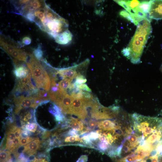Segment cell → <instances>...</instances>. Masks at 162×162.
<instances>
[{"instance_id":"cell-7","label":"cell","mask_w":162,"mask_h":162,"mask_svg":"<svg viewBox=\"0 0 162 162\" xmlns=\"http://www.w3.org/2000/svg\"><path fill=\"white\" fill-rule=\"evenodd\" d=\"M14 101L16 105L15 113L16 114L18 113L21 110L24 108L32 107L35 109L38 106L34 96H19L14 97Z\"/></svg>"},{"instance_id":"cell-29","label":"cell","mask_w":162,"mask_h":162,"mask_svg":"<svg viewBox=\"0 0 162 162\" xmlns=\"http://www.w3.org/2000/svg\"><path fill=\"white\" fill-rule=\"evenodd\" d=\"M76 87L82 90H83L89 92H92L91 89L88 87V85L86 84L78 85Z\"/></svg>"},{"instance_id":"cell-3","label":"cell","mask_w":162,"mask_h":162,"mask_svg":"<svg viewBox=\"0 0 162 162\" xmlns=\"http://www.w3.org/2000/svg\"><path fill=\"white\" fill-rule=\"evenodd\" d=\"M67 20L61 16L51 20H44L39 28L54 38L57 35L68 29Z\"/></svg>"},{"instance_id":"cell-4","label":"cell","mask_w":162,"mask_h":162,"mask_svg":"<svg viewBox=\"0 0 162 162\" xmlns=\"http://www.w3.org/2000/svg\"><path fill=\"white\" fill-rule=\"evenodd\" d=\"M30 74L26 77L18 80L14 90L16 92V96L19 95L21 93H23L27 94L28 95H32L38 91L32 83Z\"/></svg>"},{"instance_id":"cell-5","label":"cell","mask_w":162,"mask_h":162,"mask_svg":"<svg viewBox=\"0 0 162 162\" xmlns=\"http://www.w3.org/2000/svg\"><path fill=\"white\" fill-rule=\"evenodd\" d=\"M119 111L120 108L117 106L106 107L100 105L97 110L91 113V117L96 119L112 118L116 117Z\"/></svg>"},{"instance_id":"cell-13","label":"cell","mask_w":162,"mask_h":162,"mask_svg":"<svg viewBox=\"0 0 162 162\" xmlns=\"http://www.w3.org/2000/svg\"><path fill=\"white\" fill-rule=\"evenodd\" d=\"M14 62L15 65L14 73L17 78L19 79L28 76L30 72L25 65L17 64L16 60H14Z\"/></svg>"},{"instance_id":"cell-23","label":"cell","mask_w":162,"mask_h":162,"mask_svg":"<svg viewBox=\"0 0 162 162\" xmlns=\"http://www.w3.org/2000/svg\"><path fill=\"white\" fill-rule=\"evenodd\" d=\"M76 141L82 142V140L80 137L79 135L75 136H68L66 137L64 139V141L66 142H72Z\"/></svg>"},{"instance_id":"cell-36","label":"cell","mask_w":162,"mask_h":162,"mask_svg":"<svg viewBox=\"0 0 162 162\" xmlns=\"http://www.w3.org/2000/svg\"><path fill=\"white\" fill-rule=\"evenodd\" d=\"M67 134L68 135L70 136H75L78 135V132L76 130L71 129L69 131Z\"/></svg>"},{"instance_id":"cell-19","label":"cell","mask_w":162,"mask_h":162,"mask_svg":"<svg viewBox=\"0 0 162 162\" xmlns=\"http://www.w3.org/2000/svg\"><path fill=\"white\" fill-rule=\"evenodd\" d=\"M97 147L99 150L104 152H108L110 148V145L107 142L100 141L97 143Z\"/></svg>"},{"instance_id":"cell-39","label":"cell","mask_w":162,"mask_h":162,"mask_svg":"<svg viewBox=\"0 0 162 162\" xmlns=\"http://www.w3.org/2000/svg\"><path fill=\"white\" fill-rule=\"evenodd\" d=\"M159 162H162V157L160 158Z\"/></svg>"},{"instance_id":"cell-25","label":"cell","mask_w":162,"mask_h":162,"mask_svg":"<svg viewBox=\"0 0 162 162\" xmlns=\"http://www.w3.org/2000/svg\"><path fill=\"white\" fill-rule=\"evenodd\" d=\"M26 128L29 131L34 132L37 130V124L35 123H31L28 122L26 125Z\"/></svg>"},{"instance_id":"cell-33","label":"cell","mask_w":162,"mask_h":162,"mask_svg":"<svg viewBox=\"0 0 162 162\" xmlns=\"http://www.w3.org/2000/svg\"><path fill=\"white\" fill-rule=\"evenodd\" d=\"M22 42L24 44L26 45H29L31 42V39L29 37L26 36L23 38Z\"/></svg>"},{"instance_id":"cell-28","label":"cell","mask_w":162,"mask_h":162,"mask_svg":"<svg viewBox=\"0 0 162 162\" xmlns=\"http://www.w3.org/2000/svg\"><path fill=\"white\" fill-rule=\"evenodd\" d=\"M10 128L14 132L16 138H21V132L20 128L13 126Z\"/></svg>"},{"instance_id":"cell-17","label":"cell","mask_w":162,"mask_h":162,"mask_svg":"<svg viewBox=\"0 0 162 162\" xmlns=\"http://www.w3.org/2000/svg\"><path fill=\"white\" fill-rule=\"evenodd\" d=\"M0 162H12V157L10 151L1 150Z\"/></svg>"},{"instance_id":"cell-14","label":"cell","mask_w":162,"mask_h":162,"mask_svg":"<svg viewBox=\"0 0 162 162\" xmlns=\"http://www.w3.org/2000/svg\"><path fill=\"white\" fill-rule=\"evenodd\" d=\"M121 124L109 120H105L99 122L98 126L100 129L106 131L112 130L118 128Z\"/></svg>"},{"instance_id":"cell-10","label":"cell","mask_w":162,"mask_h":162,"mask_svg":"<svg viewBox=\"0 0 162 162\" xmlns=\"http://www.w3.org/2000/svg\"><path fill=\"white\" fill-rule=\"evenodd\" d=\"M41 142L39 139L36 138L34 140L26 145L22 152L25 153L29 156L36 154L40 146Z\"/></svg>"},{"instance_id":"cell-32","label":"cell","mask_w":162,"mask_h":162,"mask_svg":"<svg viewBox=\"0 0 162 162\" xmlns=\"http://www.w3.org/2000/svg\"><path fill=\"white\" fill-rule=\"evenodd\" d=\"M32 113L30 112H29L24 115L23 118V120L24 122H27L30 119L32 118Z\"/></svg>"},{"instance_id":"cell-37","label":"cell","mask_w":162,"mask_h":162,"mask_svg":"<svg viewBox=\"0 0 162 162\" xmlns=\"http://www.w3.org/2000/svg\"><path fill=\"white\" fill-rule=\"evenodd\" d=\"M31 162H48L45 158H34L31 161Z\"/></svg>"},{"instance_id":"cell-16","label":"cell","mask_w":162,"mask_h":162,"mask_svg":"<svg viewBox=\"0 0 162 162\" xmlns=\"http://www.w3.org/2000/svg\"><path fill=\"white\" fill-rule=\"evenodd\" d=\"M35 95V97L41 102L49 100L50 99L48 92L46 90H38Z\"/></svg>"},{"instance_id":"cell-6","label":"cell","mask_w":162,"mask_h":162,"mask_svg":"<svg viewBox=\"0 0 162 162\" xmlns=\"http://www.w3.org/2000/svg\"><path fill=\"white\" fill-rule=\"evenodd\" d=\"M88 99L84 98L81 99H74L70 107L69 114L74 115L81 119L85 118L88 114L87 110Z\"/></svg>"},{"instance_id":"cell-21","label":"cell","mask_w":162,"mask_h":162,"mask_svg":"<svg viewBox=\"0 0 162 162\" xmlns=\"http://www.w3.org/2000/svg\"><path fill=\"white\" fill-rule=\"evenodd\" d=\"M86 81L87 80L85 76L80 73H78L77 75L75 81L74 83L75 87H76L78 85L85 83Z\"/></svg>"},{"instance_id":"cell-31","label":"cell","mask_w":162,"mask_h":162,"mask_svg":"<svg viewBox=\"0 0 162 162\" xmlns=\"http://www.w3.org/2000/svg\"><path fill=\"white\" fill-rule=\"evenodd\" d=\"M83 98L86 99H91L94 98L92 94L88 92L83 91Z\"/></svg>"},{"instance_id":"cell-15","label":"cell","mask_w":162,"mask_h":162,"mask_svg":"<svg viewBox=\"0 0 162 162\" xmlns=\"http://www.w3.org/2000/svg\"><path fill=\"white\" fill-rule=\"evenodd\" d=\"M69 123L71 124V126L72 129L77 131H83L84 125L83 122L79 120L78 119L72 118L70 120Z\"/></svg>"},{"instance_id":"cell-11","label":"cell","mask_w":162,"mask_h":162,"mask_svg":"<svg viewBox=\"0 0 162 162\" xmlns=\"http://www.w3.org/2000/svg\"><path fill=\"white\" fill-rule=\"evenodd\" d=\"M73 34L68 29L57 35L54 38L55 41L61 45L68 44L72 40Z\"/></svg>"},{"instance_id":"cell-34","label":"cell","mask_w":162,"mask_h":162,"mask_svg":"<svg viewBox=\"0 0 162 162\" xmlns=\"http://www.w3.org/2000/svg\"><path fill=\"white\" fill-rule=\"evenodd\" d=\"M88 157L86 155H83L80 156L76 162H86L88 161Z\"/></svg>"},{"instance_id":"cell-2","label":"cell","mask_w":162,"mask_h":162,"mask_svg":"<svg viewBox=\"0 0 162 162\" xmlns=\"http://www.w3.org/2000/svg\"><path fill=\"white\" fill-rule=\"evenodd\" d=\"M27 64L38 88L49 91L51 86L50 79L39 60L33 55L31 54Z\"/></svg>"},{"instance_id":"cell-26","label":"cell","mask_w":162,"mask_h":162,"mask_svg":"<svg viewBox=\"0 0 162 162\" xmlns=\"http://www.w3.org/2000/svg\"><path fill=\"white\" fill-rule=\"evenodd\" d=\"M119 14L121 16L126 18L129 21L133 22V21L130 14L126 10H123L120 11L119 13Z\"/></svg>"},{"instance_id":"cell-24","label":"cell","mask_w":162,"mask_h":162,"mask_svg":"<svg viewBox=\"0 0 162 162\" xmlns=\"http://www.w3.org/2000/svg\"><path fill=\"white\" fill-rule=\"evenodd\" d=\"M36 139L35 138L30 137H27L21 139L20 142V146H22L25 145H26Z\"/></svg>"},{"instance_id":"cell-8","label":"cell","mask_w":162,"mask_h":162,"mask_svg":"<svg viewBox=\"0 0 162 162\" xmlns=\"http://www.w3.org/2000/svg\"><path fill=\"white\" fill-rule=\"evenodd\" d=\"M150 2L148 17L156 20L162 19V0H150Z\"/></svg>"},{"instance_id":"cell-22","label":"cell","mask_w":162,"mask_h":162,"mask_svg":"<svg viewBox=\"0 0 162 162\" xmlns=\"http://www.w3.org/2000/svg\"><path fill=\"white\" fill-rule=\"evenodd\" d=\"M33 53L34 56L39 61L42 60L43 56V52L40 45L34 50Z\"/></svg>"},{"instance_id":"cell-12","label":"cell","mask_w":162,"mask_h":162,"mask_svg":"<svg viewBox=\"0 0 162 162\" xmlns=\"http://www.w3.org/2000/svg\"><path fill=\"white\" fill-rule=\"evenodd\" d=\"M74 98L70 95L67 94L57 105L64 113L69 114L70 107Z\"/></svg>"},{"instance_id":"cell-1","label":"cell","mask_w":162,"mask_h":162,"mask_svg":"<svg viewBox=\"0 0 162 162\" xmlns=\"http://www.w3.org/2000/svg\"><path fill=\"white\" fill-rule=\"evenodd\" d=\"M135 34L127 47L130 51L128 58L133 64H139L144 47L152 32L150 20L141 21L137 26Z\"/></svg>"},{"instance_id":"cell-18","label":"cell","mask_w":162,"mask_h":162,"mask_svg":"<svg viewBox=\"0 0 162 162\" xmlns=\"http://www.w3.org/2000/svg\"><path fill=\"white\" fill-rule=\"evenodd\" d=\"M72 81V80L68 78L62 79L58 83L59 88L62 90L67 91Z\"/></svg>"},{"instance_id":"cell-35","label":"cell","mask_w":162,"mask_h":162,"mask_svg":"<svg viewBox=\"0 0 162 162\" xmlns=\"http://www.w3.org/2000/svg\"><path fill=\"white\" fill-rule=\"evenodd\" d=\"M123 55L128 59L130 55V51L129 49L127 47L122 50Z\"/></svg>"},{"instance_id":"cell-30","label":"cell","mask_w":162,"mask_h":162,"mask_svg":"<svg viewBox=\"0 0 162 162\" xmlns=\"http://www.w3.org/2000/svg\"><path fill=\"white\" fill-rule=\"evenodd\" d=\"M99 122L94 120H90L88 123L89 129L95 128L98 125Z\"/></svg>"},{"instance_id":"cell-20","label":"cell","mask_w":162,"mask_h":162,"mask_svg":"<svg viewBox=\"0 0 162 162\" xmlns=\"http://www.w3.org/2000/svg\"><path fill=\"white\" fill-rule=\"evenodd\" d=\"M139 7L148 15L150 7V1H144L140 2Z\"/></svg>"},{"instance_id":"cell-9","label":"cell","mask_w":162,"mask_h":162,"mask_svg":"<svg viewBox=\"0 0 162 162\" xmlns=\"http://www.w3.org/2000/svg\"><path fill=\"white\" fill-rule=\"evenodd\" d=\"M77 64L66 68L57 69V73L64 79L68 78L72 80L76 78L78 74Z\"/></svg>"},{"instance_id":"cell-38","label":"cell","mask_w":162,"mask_h":162,"mask_svg":"<svg viewBox=\"0 0 162 162\" xmlns=\"http://www.w3.org/2000/svg\"><path fill=\"white\" fill-rule=\"evenodd\" d=\"M160 71L162 72V64L160 68Z\"/></svg>"},{"instance_id":"cell-27","label":"cell","mask_w":162,"mask_h":162,"mask_svg":"<svg viewBox=\"0 0 162 162\" xmlns=\"http://www.w3.org/2000/svg\"><path fill=\"white\" fill-rule=\"evenodd\" d=\"M88 135L89 139L92 141L96 140L99 137V134L97 131L89 132Z\"/></svg>"}]
</instances>
